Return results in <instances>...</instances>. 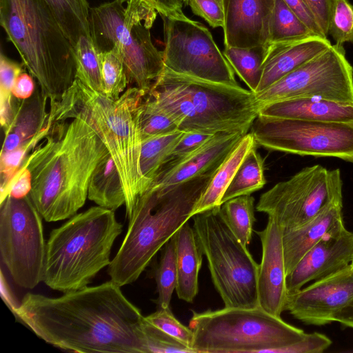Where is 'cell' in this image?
<instances>
[{
	"instance_id": "obj_5",
	"label": "cell",
	"mask_w": 353,
	"mask_h": 353,
	"mask_svg": "<svg viewBox=\"0 0 353 353\" xmlns=\"http://www.w3.org/2000/svg\"><path fill=\"white\" fill-rule=\"evenodd\" d=\"M148 96L185 132L245 135L259 114L255 94L250 90L178 74L165 67Z\"/></svg>"
},
{
	"instance_id": "obj_6",
	"label": "cell",
	"mask_w": 353,
	"mask_h": 353,
	"mask_svg": "<svg viewBox=\"0 0 353 353\" xmlns=\"http://www.w3.org/2000/svg\"><path fill=\"white\" fill-rule=\"evenodd\" d=\"M0 23L49 99L72 85L74 46L44 0H0Z\"/></svg>"
},
{
	"instance_id": "obj_4",
	"label": "cell",
	"mask_w": 353,
	"mask_h": 353,
	"mask_svg": "<svg viewBox=\"0 0 353 353\" xmlns=\"http://www.w3.org/2000/svg\"><path fill=\"white\" fill-rule=\"evenodd\" d=\"M216 170L166 186H148L137 198L124 239L108 265L119 286L134 282L157 252L192 217Z\"/></svg>"
},
{
	"instance_id": "obj_12",
	"label": "cell",
	"mask_w": 353,
	"mask_h": 353,
	"mask_svg": "<svg viewBox=\"0 0 353 353\" xmlns=\"http://www.w3.org/2000/svg\"><path fill=\"white\" fill-rule=\"evenodd\" d=\"M342 188L339 169L314 165L263 193L256 210L274 219L283 230L292 229L309 221L329 205L343 203Z\"/></svg>"
},
{
	"instance_id": "obj_54",
	"label": "cell",
	"mask_w": 353,
	"mask_h": 353,
	"mask_svg": "<svg viewBox=\"0 0 353 353\" xmlns=\"http://www.w3.org/2000/svg\"><path fill=\"white\" fill-rule=\"evenodd\" d=\"M351 265L352 268L353 269V261H352V262L351 263V265Z\"/></svg>"
},
{
	"instance_id": "obj_30",
	"label": "cell",
	"mask_w": 353,
	"mask_h": 353,
	"mask_svg": "<svg viewBox=\"0 0 353 353\" xmlns=\"http://www.w3.org/2000/svg\"><path fill=\"white\" fill-rule=\"evenodd\" d=\"M268 46L225 47L223 52L234 72L254 94L261 81Z\"/></svg>"
},
{
	"instance_id": "obj_33",
	"label": "cell",
	"mask_w": 353,
	"mask_h": 353,
	"mask_svg": "<svg viewBox=\"0 0 353 353\" xmlns=\"http://www.w3.org/2000/svg\"><path fill=\"white\" fill-rule=\"evenodd\" d=\"M76 79L86 86L104 94L100 52L90 36L82 35L74 47Z\"/></svg>"
},
{
	"instance_id": "obj_53",
	"label": "cell",
	"mask_w": 353,
	"mask_h": 353,
	"mask_svg": "<svg viewBox=\"0 0 353 353\" xmlns=\"http://www.w3.org/2000/svg\"><path fill=\"white\" fill-rule=\"evenodd\" d=\"M183 2H185V3H187L188 1V0H181Z\"/></svg>"
},
{
	"instance_id": "obj_31",
	"label": "cell",
	"mask_w": 353,
	"mask_h": 353,
	"mask_svg": "<svg viewBox=\"0 0 353 353\" xmlns=\"http://www.w3.org/2000/svg\"><path fill=\"white\" fill-rule=\"evenodd\" d=\"M185 134L177 130L142 140L140 168L148 186Z\"/></svg>"
},
{
	"instance_id": "obj_13",
	"label": "cell",
	"mask_w": 353,
	"mask_h": 353,
	"mask_svg": "<svg viewBox=\"0 0 353 353\" xmlns=\"http://www.w3.org/2000/svg\"><path fill=\"white\" fill-rule=\"evenodd\" d=\"M257 145L301 156L353 163V123L272 118L258 114L251 127Z\"/></svg>"
},
{
	"instance_id": "obj_21",
	"label": "cell",
	"mask_w": 353,
	"mask_h": 353,
	"mask_svg": "<svg viewBox=\"0 0 353 353\" xmlns=\"http://www.w3.org/2000/svg\"><path fill=\"white\" fill-rule=\"evenodd\" d=\"M331 46L327 38L318 36L269 44L263 63L261 81L255 94L267 89L290 72L327 50Z\"/></svg>"
},
{
	"instance_id": "obj_32",
	"label": "cell",
	"mask_w": 353,
	"mask_h": 353,
	"mask_svg": "<svg viewBox=\"0 0 353 353\" xmlns=\"http://www.w3.org/2000/svg\"><path fill=\"white\" fill-rule=\"evenodd\" d=\"M254 198L251 194L242 195L224 202L219 213L235 236L245 246L252 239L254 216Z\"/></svg>"
},
{
	"instance_id": "obj_46",
	"label": "cell",
	"mask_w": 353,
	"mask_h": 353,
	"mask_svg": "<svg viewBox=\"0 0 353 353\" xmlns=\"http://www.w3.org/2000/svg\"><path fill=\"white\" fill-rule=\"evenodd\" d=\"M32 189V176L29 170L21 167L13 176L6 188L1 192V201L8 195L17 199L30 194Z\"/></svg>"
},
{
	"instance_id": "obj_16",
	"label": "cell",
	"mask_w": 353,
	"mask_h": 353,
	"mask_svg": "<svg viewBox=\"0 0 353 353\" xmlns=\"http://www.w3.org/2000/svg\"><path fill=\"white\" fill-rule=\"evenodd\" d=\"M353 300V269L349 265L288 294L285 310L307 325H323Z\"/></svg>"
},
{
	"instance_id": "obj_37",
	"label": "cell",
	"mask_w": 353,
	"mask_h": 353,
	"mask_svg": "<svg viewBox=\"0 0 353 353\" xmlns=\"http://www.w3.org/2000/svg\"><path fill=\"white\" fill-rule=\"evenodd\" d=\"M139 125L142 140L179 130L172 118L148 96L140 107Z\"/></svg>"
},
{
	"instance_id": "obj_14",
	"label": "cell",
	"mask_w": 353,
	"mask_h": 353,
	"mask_svg": "<svg viewBox=\"0 0 353 353\" xmlns=\"http://www.w3.org/2000/svg\"><path fill=\"white\" fill-rule=\"evenodd\" d=\"M161 18L165 68L178 74L240 86L235 79L234 70L203 24L186 16Z\"/></svg>"
},
{
	"instance_id": "obj_26",
	"label": "cell",
	"mask_w": 353,
	"mask_h": 353,
	"mask_svg": "<svg viewBox=\"0 0 353 353\" xmlns=\"http://www.w3.org/2000/svg\"><path fill=\"white\" fill-rule=\"evenodd\" d=\"M255 147H257V144L252 132H248L243 136L214 173L194 209L192 216L198 213L221 206L222 196L239 167L249 152Z\"/></svg>"
},
{
	"instance_id": "obj_48",
	"label": "cell",
	"mask_w": 353,
	"mask_h": 353,
	"mask_svg": "<svg viewBox=\"0 0 353 353\" xmlns=\"http://www.w3.org/2000/svg\"><path fill=\"white\" fill-rule=\"evenodd\" d=\"M283 1L301 19L314 35L327 38L323 35L314 17L303 0H283Z\"/></svg>"
},
{
	"instance_id": "obj_15",
	"label": "cell",
	"mask_w": 353,
	"mask_h": 353,
	"mask_svg": "<svg viewBox=\"0 0 353 353\" xmlns=\"http://www.w3.org/2000/svg\"><path fill=\"white\" fill-rule=\"evenodd\" d=\"M255 97L259 109L268 103L303 97L353 105V68L343 46L332 45Z\"/></svg>"
},
{
	"instance_id": "obj_29",
	"label": "cell",
	"mask_w": 353,
	"mask_h": 353,
	"mask_svg": "<svg viewBox=\"0 0 353 353\" xmlns=\"http://www.w3.org/2000/svg\"><path fill=\"white\" fill-rule=\"evenodd\" d=\"M256 148H252L239 167L221 200V205L236 196L251 194L263 188L264 161Z\"/></svg>"
},
{
	"instance_id": "obj_22",
	"label": "cell",
	"mask_w": 353,
	"mask_h": 353,
	"mask_svg": "<svg viewBox=\"0 0 353 353\" xmlns=\"http://www.w3.org/2000/svg\"><path fill=\"white\" fill-rule=\"evenodd\" d=\"M342 209L343 203H332L303 225L283 230V246L287 275L327 233L343 225Z\"/></svg>"
},
{
	"instance_id": "obj_47",
	"label": "cell",
	"mask_w": 353,
	"mask_h": 353,
	"mask_svg": "<svg viewBox=\"0 0 353 353\" xmlns=\"http://www.w3.org/2000/svg\"><path fill=\"white\" fill-rule=\"evenodd\" d=\"M314 17L323 35H328L329 21L333 0H303Z\"/></svg>"
},
{
	"instance_id": "obj_40",
	"label": "cell",
	"mask_w": 353,
	"mask_h": 353,
	"mask_svg": "<svg viewBox=\"0 0 353 353\" xmlns=\"http://www.w3.org/2000/svg\"><path fill=\"white\" fill-rule=\"evenodd\" d=\"M142 330L146 353H196L193 348L185 345L150 323L145 316Z\"/></svg>"
},
{
	"instance_id": "obj_41",
	"label": "cell",
	"mask_w": 353,
	"mask_h": 353,
	"mask_svg": "<svg viewBox=\"0 0 353 353\" xmlns=\"http://www.w3.org/2000/svg\"><path fill=\"white\" fill-rule=\"evenodd\" d=\"M145 319L172 338L192 348L194 341L192 330L176 319L170 307L157 308L156 312L145 316Z\"/></svg>"
},
{
	"instance_id": "obj_51",
	"label": "cell",
	"mask_w": 353,
	"mask_h": 353,
	"mask_svg": "<svg viewBox=\"0 0 353 353\" xmlns=\"http://www.w3.org/2000/svg\"><path fill=\"white\" fill-rule=\"evenodd\" d=\"M1 296L4 303L14 314L18 310L20 303H18L8 285L2 270L1 271Z\"/></svg>"
},
{
	"instance_id": "obj_2",
	"label": "cell",
	"mask_w": 353,
	"mask_h": 353,
	"mask_svg": "<svg viewBox=\"0 0 353 353\" xmlns=\"http://www.w3.org/2000/svg\"><path fill=\"white\" fill-rule=\"evenodd\" d=\"M108 152L83 121L53 123L45 141L21 165L30 172L29 195L46 221H61L77 214L88 198L93 171Z\"/></svg>"
},
{
	"instance_id": "obj_20",
	"label": "cell",
	"mask_w": 353,
	"mask_h": 353,
	"mask_svg": "<svg viewBox=\"0 0 353 353\" xmlns=\"http://www.w3.org/2000/svg\"><path fill=\"white\" fill-rule=\"evenodd\" d=\"M243 136L241 132H219L214 134L185 158L164 164L148 186L175 185L216 170Z\"/></svg>"
},
{
	"instance_id": "obj_17",
	"label": "cell",
	"mask_w": 353,
	"mask_h": 353,
	"mask_svg": "<svg viewBox=\"0 0 353 353\" xmlns=\"http://www.w3.org/2000/svg\"><path fill=\"white\" fill-rule=\"evenodd\" d=\"M353 261V232L344 224L327 233L299 261L286 276L288 294L307 283L316 281L351 265Z\"/></svg>"
},
{
	"instance_id": "obj_36",
	"label": "cell",
	"mask_w": 353,
	"mask_h": 353,
	"mask_svg": "<svg viewBox=\"0 0 353 353\" xmlns=\"http://www.w3.org/2000/svg\"><path fill=\"white\" fill-rule=\"evenodd\" d=\"M104 94L116 100L125 90L128 78L119 52L112 48L100 53Z\"/></svg>"
},
{
	"instance_id": "obj_43",
	"label": "cell",
	"mask_w": 353,
	"mask_h": 353,
	"mask_svg": "<svg viewBox=\"0 0 353 353\" xmlns=\"http://www.w3.org/2000/svg\"><path fill=\"white\" fill-rule=\"evenodd\" d=\"M331 344V339L323 334L305 333L298 341L279 348L274 353H321Z\"/></svg>"
},
{
	"instance_id": "obj_7",
	"label": "cell",
	"mask_w": 353,
	"mask_h": 353,
	"mask_svg": "<svg viewBox=\"0 0 353 353\" xmlns=\"http://www.w3.org/2000/svg\"><path fill=\"white\" fill-rule=\"evenodd\" d=\"M122 230L114 210L99 205L72 216L49 236L43 281L63 293L87 287L110 265Z\"/></svg>"
},
{
	"instance_id": "obj_23",
	"label": "cell",
	"mask_w": 353,
	"mask_h": 353,
	"mask_svg": "<svg viewBox=\"0 0 353 353\" xmlns=\"http://www.w3.org/2000/svg\"><path fill=\"white\" fill-rule=\"evenodd\" d=\"M259 114L279 119L353 123V105L318 97L294 98L265 104Z\"/></svg>"
},
{
	"instance_id": "obj_34",
	"label": "cell",
	"mask_w": 353,
	"mask_h": 353,
	"mask_svg": "<svg viewBox=\"0 0 353 353\" xmlns=\"http://www.w3.org/2000/svg\"><path fill=\"white\" fill-rule=\"evenodd\" d=\"M314 35L283 0H275L269 44L304 39Z\"/></svg>"
},
{
	"instance_id": "obj_45",
	"label": "cell",
	"mask_w": 353,
	"mask_h": 353,
	"mask_svg": "<svg viewBox=\"0 0 353 353\" xmlns=\"http://www.w3.org/2000/svg\"><path fill=\"white\" fill-rule=\"evenodd\" d=\"M213 135L197 132H185L172 152L165 163L185 158L203 145Z\"/></svg>"
},
{
	"instance_id": "obj_19",
	"label": "cell",
	"mask_w": 353,
	"mask_h": 353,
	"mask_svg": "<svg viewBox=\"0 0 353 353\" xmlns=\"http://www.w3.org/2000/svg\"><path fill=\"white\" fill-rule=\"evenodd\" d=\"M275 0H223L225 47L269 45Z\"/></svg>"
},
{
	"instance_id": "obj_27",
	"label": "cell",
	"mask_w": 353,
	"mask_h": 353,
	"mask_svg": "<svg viewBox=\"0 0 353 353\" xmlns=\"http://www.w3.org/2000/svg\"><path fill=\"white\" fill-rule=\"evenodd\" d=\"M88 198L101 207L113 210L125 203L121 179L110 152L99 161L92 172Z\"/></svg>"
},
{
	"instance_id": "obj_42",
	"label": "cell",
	"mask_w": 353,
	"mask_h": 353,
	"mask_svg": "<svg viewBox=\"0 0 353 353\" xmlns=\"http://www.w3.org/2000/svg\"><path fill=\"white\" fill-rule=\"evenodd\" d=\"M23 63H17L1 52L0 104H10L14 101L12 90L17 78L23 72Z\"/></svg>"
},
{
	"instance_id": "obj_35",
	"label": "cell",
	"mask_w": 353,
	"mask_h": 353,
	"mask_svg": "<svg viewBox=\"0 0 353 353\" xmlns=\"http://www.w3.org/2000/svg\"><path fill=\"white\" fill-rule=\"evenodd\" d=\"M158 298L157 308L170 307L177 282L176 243L174 234L163 246L160 261L155 270Z\"/></svg>"
},
{
	"instance_id": "obj_38",
	"label": "cell",
	"mask_w": 353,
	"mask_h": 353,
	"mask_svg": "<svg viewBox=\"0 0 353 353\" xmlns=\"http://www.w3.org/2000/svg\"><path fill=\"white\" fill-rule=\"evenodd\" d=\"M52 125L53 123L50 121L39 133L28 143L12 152L1 153V192L6 188L26 158L34 150L40 141L44 139L50 134Z\"/></svg>"
},
{
	"instance_id": "obj_50",
	"label": "cell",
	"mask_w": 353,
	"mask_h": 353,
	"mask_svg": "<svg viewBox=\"0 0 353 353\" xmlns=\"http://www.w3.org/2000/svg\"><path fill=\"white\" fill-rule=\"evenodd\" d=\"M33 77L23 72L17 78L13 85L12 95L18 99H27L30 98L35 91Z\"/></svg>"
},
{
	"instance_id": "obj_8",
	"label": "cell",
	"mask_w": 353,
	"mask_h": 353,
	"mask_svg": "<svg viewBox=\"0 0 353 353\" xmlns=\"http://www.w3.org/2000/svg\"><path fill=\"white\" fill-rule=\"evenodd\" d=\"M123 3L113 0L90 8V37L100 53L115 48L128 80L148 94L165 67L163 51L154 46L150 34L158 12L141 1H129L126 8Z\"/></svg>"
},
{
	"instance_id": "obj_10",
	"label": "cell",
	"mask_w": 353,
	"mask_h": 353,
	"mask_svg": "<svg viewBox=\"0 0 353 353\" xmlns=\"http://www.w3.org/2000/svg\"><path fill=\"white\" fill-rule=\"evenodd\" d=\"M219 208L193 216L197 243L225 307H256L259 264L225 223Z\"/></svg>"
},
{
	"instance_id": "obj_1",
	"label": "cell",
	"mask_w": 353,
	"mask_h": 353,
	"mask_svg": "<svg viewBox=\"0 0 353 353\" xmlns=\"http://www.w3.org/2000/svg\"><path fill=\"white\" fill-rule=\"evenodd\" d=\"M112 281L58 297L27 293L14 314L38 337L80 353H146L144 316Z\"/></svg>"
},
{
	"instance_id": "obj_28",
	"label": "cell",
	"mask_w": 353,
	"mask_h": 353,
	"mask_svg": "<svg viewBox=\"0 0 353 353\" xmlns=\"http://www.w3.org/2000/svg\"><path fill=\"white\" fill-rule=\"evenodd\" d=\"M44 1L74 47L81 36H90V8L87 0Z\"/></svg>"
},
{
	"instance_id": "obj_24",
	"label": "cell",
	"mask_w": 353,
	"mask_h": 353,
	"mask_svg": "<svg viewBox=\"0 0 353 353\" xmlns=\"http://www.w3.org/2000/svg\"><path fill=\"white\" fill-rule=\"evenodd\" d=\"M48 97L41 88L27 99H18L13 122L4 133L5 139L1 153L12 152L32 140L50 121L46 111Z\"/></svg>"
},
{
	"instance_id": "obj_25",
	"label": "cell",
	"mask_w": 353,
	"mask_h": 353,
	"mask_svg": "<svg viewBox=\"0 0 353 353\" xmlns=\"http://www.w3.org/2000/svg\"><path fill=\"white\" fill-rule=\"evenodd\" d=\"M174 237L177 270L175 290L179 299L192 303L199 292V272L203 254L197 243L194 229L188 222L176 232Z\"/></svg>"
},
{
	"instance_id": "obj_3",
	"label": "cell",
	"mask_w": 353,
	"mask_h": 353,
	"mask_svg": "<svg viewBox=\"0 0 353 353\" xmlns=\"http://www.w3.org/2000/svg\"><path fill=\"white\" fill-rule=\"evenodd\" d=\"M147 94L136 86L114 100L75 79L62 94L50 99L49 114L53 122L79 119L105 144L121 179L128 219L137 198L148 186L140 168L139 125L140 107Z\"/></svg>"
},
{
	"instance_id": "obj_52",
	"label": "cell",
	"mask_w": 353,
	"mask_h": 353,
	"mask_svg": "<svg viewBox=\"0 0 353 353\" xmlns=\"http://www.w3.org/2000/svg\"><path fill=\"white\" fill-rule=\"evenodd\" d=\"M334 322H339L345 327L353 328V300L335 315Z\"/></svg>"
},
{
	"instance_id": "obj_18",
	"label": "cell",
	"mask_w": 353,
	"mask_h": 353,
	"mask_svg": "<svg viewBox=\"0 0 353 353\" xmlns=\"http://www.w3.org/2000/svg\"><path fill=\"white\" fill-rule=\"evenodd\" d=\"M256 233L262 245L257 279L259 305L268 313L281 317L285 310L288 295L283 246V229L274 219L268 217L265 229Z\"/></svg>"
},
{
	"instance_id": "obj_11",
	"label": "cell",
	"mask_w": 353,
	"mask_h": 353,
	"mask_svg": "<svg viewBox=\"0 0 353 353\" xmlns=\"http://www.w3.org/2000/svg\"><path fill=\"white\" fill-rule=\"evenodd\" d=\"M42 216L30 195L0 203V254L15 283L33 289L43 281L46 243Z\"/></svg>"
},
{
	"instance_id": "obj_49",
	"label": "cell",
	"mask_w": 353,
	"mask_h": 353,
	"mask_svg": "<svg viewBox=\"0 0 353 353\" xmlns=\"http://www.w3.org/2000/svg\"><path fill=\"white\" fill-rule=\"evenodd\" d=\"M128 2L131 0H122ZM154 8L161 17L181 18L185 17L183 12L181 0H139Z\"/></svg>"
},
{
	"instance_id": "obj_44",
	"label": "cell",
	"mask_w": 353,
	"mask_h": 353,
	"mask_svg": "<svg viewBox=\"0 0 353 353\" xmlns=\"http://www.w3.org/2000/svg\"><path fill=\"white\" fill-rule=\"evenodd\" d=\"M186 4L194 14L205 20L211 27L223 28V0H188Z\"/></svg>"
},
{
	"instance_id": "obj_39",
	"label": "cell",
	"mask_w": 353,
	"mask_h": 353,
	"mask_svg": "<svg viewBox=\"0 0 353 353\" xmlns=\"http://www.w3.org/2000/svg\"><path fill=\"white\" fill-rule=\"evenodd\" d=\"M329 34L338 46L353 42V5L348 0H333Z\"/></svg>"
},
{
	"instance_id": "obj_9",
	"label": "cell",
	"mask_w": 353,
	"mask_h": 353,
	"mask_svg": "<svg viewBox=\"0 0 353 353\" xmlns=\"http://www.w3.org/2000/svg\"><path fill=\"white\" fill-rule=\"evenodd\" d=\"M192 312L189 327L196 353H274L305 334L260 306Z\"/></svg>"
}]
</instances>
